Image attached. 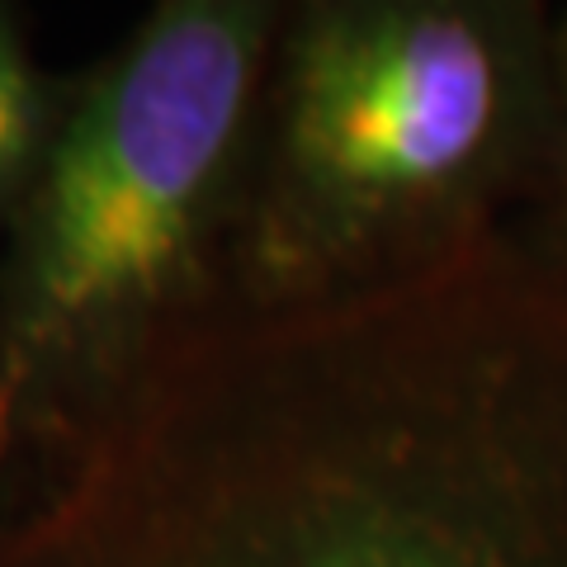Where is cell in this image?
<instances>
[{"label": "cell", "mask_w": 567, "mask_h": 567, "mask_svg": "<svg viewBox=\"0 0 567 567\" xmlns=\"http://www.w3.org/2000/svg\"><path fill=\"white\" fill-rule=\"evenodd\" d=\"M0 567H567V275L502 237L227 317L0 511Z\"/></svg>", "instance_id": "1"}, {"label": "cell", "mask_w": 567, "mask_h": 567, "mask_svg": "<svg viewBox=\"0 0 567 567\" xmlns=\"http://www.w3.org/2000/svg\"><path fill=\"white\" fill-rule=\"evenodd\" d=\"M525 218L529 227L511 233V241L548 270L567 275V6H554V114Z\"/></svg>", "instance_id": "5"}, {"label": "cell", "mask_w": 567, "mask_h": 567, "mask_svg": "<svg viewBox=\"0 0 567 567\" xmlns=\"http://www.w3.org/2000/svg\"><path fill=\"white\" fill-rule=\"evenodd\" d=\"M66 85L71 71L39 62L29 14L0 0V246L62 118Z\"/></svg>", "instance_id": "4"}, {"label": "cell", "mask_w": 567, "mask_h": 567, "mask_svg": "<svg viewBox=\"0 0 567 567\" xmlns=\"http://www.w3.org/2000/svg\"><path fill=\"white\" fill-rule=\"evenodd\" d=\"M554 114V6L293 0L260 85L233 317L383 293L502 241Z\"/></svg>", "instance_id": "3"}, {"label": "cell", "mask_w": 567, "mask_h": 567, "mask_svg": "<svg viewBox=\"0 0 567 567\" xmlns=\"http://www.w3.org/2000/svg\"><path fill=\"white\" fill-rule=\"evenodd\" d=\"M279 0H162L91 66L0 246V511L233 317Z\"/></svg>", "instance_id": "2"}]
</instances>
